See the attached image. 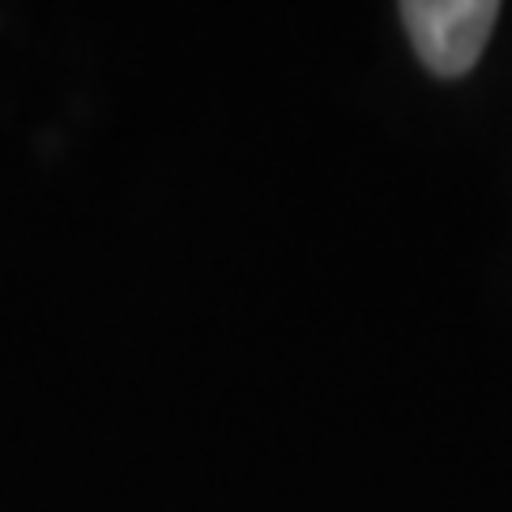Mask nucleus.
I'll return each instance as SVG.
<instances>
[{"label":"nucleus","instance_id":"f257e3e1","mask_svg":"<svg viewBox=\"0 0 512 512\" xmlns=\"http://www.w3.org/2000/svg\"><path fill=\"white\" fill-rule=\"evenodd\" d=\"M500 18L495 0H410L402 22L414 39V52L436 77H466Z\"/></svg>","mask_w":512,"mask_h":512}]
</instances>
